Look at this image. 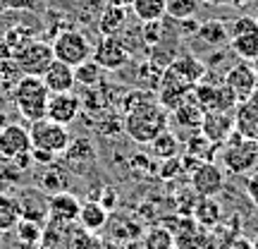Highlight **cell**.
Here are the masks:
<instances>
[{
  "label": "cell",
  "instance_id": "e0dca14e",
  "mask_svg": "<svg viewBox=\"0 0 258 249\" xmlns=\"http://www.w3.org/2000/svg\"><path fill=\"white\" fill-rule=\"evenodd\" d=\"M41 79L46 84V89L50 93H64V91H74V67L60 63V60H53L48 65V70L41 74Z\"/></svg>",
  "mask_w": 258,
  "mask_h": 249
},
{
  "label": "cell",
  "instance_id": "4316f807",
  "mask_svg": "<svg viewBox=\"0 0 258 249\" xmlns=\"http://www.w3.org/2000/svg\"><path fill=\"white\" fill-rule=\"evenodd\" d=\"M144 249H175V235L165 225H151L141 235Z\"/></svg>",
  "mask_w": 258,
  "mask_h": 249
},
{
  "label": "cell",
  "instance_id": "ffe728a7",
  "mask_svg": "<svg viewBox=\"0 0 258 249\" xmlns=\"http://www.w3.org/2000/svg\"><path fill=\"white\" fill-rule=\"evenodd\" d=\"M167 70H172L177 77H182L184 82L199 84L206 77V63H201L199 58L194 56V53H182V56H177L172 63L167 65Z\"/></svg>",
  "mask_w": 258,
  "mask_h": 249
},
{
  "label": "cell",
  "instance_id": "6da1fadb",
  "mask_svg": "<svg viewBox=\"0 0 258 249\" xmlns=\"http://www.w3.org/2000/svg\"><path fill=\"white\" fill-rule=\"evenodd\" d=\"M167 122H170V113L156 98L139 106L137 111L127 113L122 127L129 134V139H134L137 144H151L163 129H167Z\"/></svg>",
  "mask_w": 258,
  "mask_h": 249
},
{
  "label": "cell",
  "instance_id": "30bf717a",
  "mask_svg": "<svg viewBox=\"0 0 258 249\" xmlns=\"http://www.w3.org/2000/svg\"><path fill=\"white\" fill-rule=\"evenodd\" d=\"M225 86L234 93L237 103H246L251 98V93L256 91V86H258L256 67L251 63H246V60L237 63L234 67L227 70V74H225Z\"/></svg>",
  "mask_w": 258,
  "mask_h": 249
},
{
  "label": "cell",
  "instance_id": "7c38bea8",
  "mask_svg": "<svg viewBox=\"0 0 258 249\" xmlns=\"http://www.w3.org/2000/svg\"><path fill=\"white\" fill-rule=\"evenodd\" d=\"M191 84L184 82L182 77H177L172 70H167L163 72V79H160V86H158V103L165 108L167 113H172L177 106H182V103L189 98V93H191Z\"/></svg>",
  "mask_w": 258,
  "mask_h": 249
},
{
  "label": "cell",
  "instance_id": "60d3db41",
  "mask_svg": "<svg viewBox=\"0 0 258 249\" xmlns=\"http://www.w3.org/2000/svg\"><path fill=\"white\" fill-rule=\"evenodd\" d=\"M163 225H165V228L172 232L175 237L184 235V232H191L194 228H199L191 216H182V213H177V216H167L165 221H163Z\"/></svg>",
  "mask_w": 258,
  "mask_h": 249
},
{
  "label": "cell",
  "instance_id": "f1b7e54d",
  "mask_svg": "<svg viewBox=\"0 0 258 249\" xmlns=\"http://www.w3.org/2000/svg\"><path fill=\"white\" fill-rule=\"evenodd\" d=\"M93 144L91 139L86 137H77L70 141V146L64 148V158L70 161V163H89V161H93Z\"/></svg>",
  "mask_w": 258,
  "mask_h": 249
},
{
  "label": "cell",
  "instance_id": "484cf974",
  "mask_svg": "<svg viewBox=\"0 0 258 249\" xmlns=\"http://www.w3.org/2000/svg\"><path fill=\"white\" fill-rule=\"evenodd\" d=\"M151 151H153V156L160 158V161L175 158V156H179V139H177L175 132H170V127H167L151 141Z\"/></svg>",
  "mask_w": 258,
  "mask_h": 249
},
{
  "label": "cell",
  "instance_id": "8d00e7d4",
  "mask_svg": "<svg viewBox=\"0 0 258 249\" xmlns=\"http://www.w3.org/2000/svg\"><path fill=\"white\" fill-rule=\"evenodd\" d=\"M15 232H17L19 242H29V244H41V237H43V225L34 221H27V218H19L17 225H15Z\"/></svg>",
  "mask_w": 258,
  "mask_h": 249
},
{
  "label": "cell",
  "instance_id": "ab89813d",
  "mask_svg": "<svg viewBox=\"0 0 258 249\" xmlns=\"http://www.w3.org/2000/svg\"><path fill=\"white\" fill-rule=\"evenodd\" d=\"M165 22L163 19H158V22H144V29H141V41H144V46L146 48H153L158 46L163 36H165Z\"/></svg>",
  "mask_w": 258,
  "mask_h": 249
},
{
  "label": "cell",
  "instance_id": "7402d4cb",
  "mask_svg": "<svg viewBox=\"0 0 258 249\" xmlns=\"http://www.w3.org/2000/svg\"><path fill=\"white\" fill-rule=\"evenodd\" d=\"M194 38L206 48H222L230 41V34H227V27L220 19H208V22L199 24V31L194 34Z\"/></svg>",
  "mask_w": 258,
  "mask_h": 249
},
{
  "label": "cell",
  "instance_id": "ba28073f",
  "mask_svg": "<svg viewBox=\"0 0 258 249\" xmlns=\"http://www.w3.org/2000/svg\"><path fill=\"white\" fill-rule=\"evenodd\" d=\"M12 60L17 63V67H19V72L22 74L41 77V74L48 70V65L55 60V56H53L50 43L41 41V38H31V41H27V43L15 53Z\"/></svg>",
  "mask_w": 258,
  "mask_h": 249
},
{
  "label": "cell",
  "instance_id": "816d5d0a",
  "mask_svg": "<svg viewBox=\"0 0 258 249\" xmlns=\"http://www.w3.org/2000/svg\"><path fill=\"white\" fill-rule=\"evenodd\" d=\"M256 0H230V5H234V8H239V10H244V8H249V5H253Z\"/></svg>",
  "mask_w": 258,
  "mask_h": 249
},
{
  "label": "cell",
  "instance_id": "680465c9",
  "mask_svg": "<svg viewBox=\"0 0 258 249\" xmlns=\"http://www.w3.org/2000/svg\"><path fill=\"white\" fill-rule=\"evenodd\" d=\"M253 63H256V72H258V58H256V60H253Z\"/></svg>",
  "mask_w": 258,
  "mask_h": 249
},
{
  "label": "cell",
  "instance_id": "5bb4252c",
  "mask_svg": "<svg viewBox=\"0 0 258 249\" xmlns=\"http://www.w3.org/2000/svg\"><path fill=\"white\" fill-rule=\"evenodd\" d=\"M31 151V139H29V129L22 125L8 122L5 127H0V156L5 158H19Z\"/></svg>",
  "mask_w": 258,
  "mask_h": 249
},
{
  "label": "cell",
  "instance_id": "8fae6325",
  "mask_svg": "<svg viewBox=\"0 0 258 249\" xmlns=\"http://www.w3.org/2000/svg\"><path fill=\"white\" fill-rule=\"evenodd\" d=\"M191 189L196 196H215L225 189V170L215 161H203L191 173Z\"/></svg>",
  "mask_w": 258,
  "mask_h": 249
},
{
  "label": "cell",
  "instance_id": "e575fe53",
  "mask_svg": "<svg viewBox=\"0 0 258 249\" xmlns=\"http://www.w3.org/2000/svg\"><path fill=\"white\" fill-rule=\"evenodd\" d=\"M199 12V0H165V17L186 19Z\"/></svg>",
  "mask_w": 258,
  "mask_h": 249
},
{
  "label": "cell",
  "instance_id": "83f0119b",
  "mask_svg": "<svg viewBox=\"0 0 258 249\" xmlns=\"http://www.w3.org/2000/svg\"><path fill=\"white\" fill-rule=\"evenodd\" d=\"M132 10L141 24L165 19V0H132Z\"/></svg>",
  "mask_w": 258,
  "mask_h": 249
},
{
  "label": "cell",
  "instance_id": "d6986e66",
  "mask_svg": "<svg viewBox=\"0 0 258 249\" xmlns=\"http://www.w3.org/2000/svg\"><path fill=\"white\" fill-rule=\"evenodd\" d=\"M191 218L196 221L199 228L213 230V228H218L222 221V206L215 202L213 196H199L191 209Z\"/></svg>",
  "mask_w": 258,
  "mask_h": 249
},
{
  "label": "cell",
  "instance_id": "c3c4849f",
  "mask_svg": "<svg viewBox=\"0 0 258 249\" xmlns=\"http://www.w3.org/2000/svg\"><path fill=\"white\" fill-rule=\"evenodd\" d=\"M246 196H249L251 204L258 209V173L246 177Z\"/></svg>",
  "mask_w": 258,
  "mask_h": 249
},
{
  "label": "cell",
  "instance_id": "6f0895ef",
  "mask_svg": "<svg viewBox=\"0 0 258 249\" xmlns=\"http://www.w3.org/2000/svg\"><path fill=\"white\" fill-rule=\"evenodd\" d=\"M8 122H5V118H3V113H0V127H5Z\"/></svg>",
  "mask_w": 258,
  "mask_h": 249
},
{
  "label": "cell",
  "instance_id": "9a60e30c",
  "mask_svg": "<svg viewBox=\"0 0 258 249\" xmlns=\"http://www.w3.org/2000/svg\"><path fill=\"white\" fill-rule=\"evenodd\" d=\"M234 129H237V122H234V115H232V113L211 111V113H203L201 129H199V132H201L208 141H213V144H225Z\"/></svg>",
  "mask_w": 258,
  "mask_h": 249
},
{
  "label": "cell",
  "instance_id": "681fc988",
  "mask_svg": "<svg viewBox=\"0 0 258 249\" xmlns=\"http://www.w3.org/2000/svg\"><path fill=\"white\" fill-rule=\"evenodd\" d=\"M179 161H182V170H189V173H194V170H196V168H199V166L203 163L201 158L191 156V154H186V156H184V158H179Z\"/></svg>",
  "mask_w": 258,
  "mask_h": 249
},
{
  "label": "cell",
  "instance_id": "7a4b0ae2",
  "mask_svg": "<svg viewBox=\"0 0 258 249\" xmlns=\"http://www.w3.org/2000/svg\"><path fill=\"white\" fill-rule=\"evenodd\" d=\"M48 98H50V91L46 89V84H43L41 77L22 74L17 86L12 89V101L17 106L19 115L27 118L29 122H36L46 118Z\"/></svg>",
  "mask_w": 258,
  "mask_h": 249
},
{
  "label": "cell",
  "instance_id": "836d02e7",
  "mask_svg": "<svg viewBox=\"0 0 258 249\" xmlns=\"http://www.w3.org/2000/svg\"><path fill=\"white\" fill-rule=\"evenodd\" d=\"M101 77H103V70L93 63L91 58L86 63L74 67V82L82 84V86H96V84L101 82Z\"/></svg>",
  "mask_w": 258,
  "mask_h": 249
},
{
  "label": "cell",
  "instance_id": "7dc6e473",
  "mask_svg": "<svg viewBox=\"0 0 258 249\" xmlns=\"http://www.w3.org/2000/svg\"><path fill=\"white\" fill-rule=\"evenodd\" d=\"M29 156H31V161L38 163V166H53V163H55V156L48 154V151H41V148H31Z\"/></svg>",
  "mask_w": 258,
  "mask_h": 249
},
{
  "label": "cell",
  "instance_id": "52a82bcc",
  "mask_svg": "<svg viewBox=\"0 0 258 249\" xmlns=\"http://www.w3.org/2000/svg\"><path fill=\"white\" fill-rule=\"evenodd\" d=\"M191 98L199 103V108L203 113H211V111H220V113H232L239 103L234 98V93L222 84H213L201 79L199 84H194L191 89Z\"/></svg>",
  "mask_w": 258,
  "mask_h": 249
},
{
  "label": "cell",
  "instance_id": "44dd1931",
  "mask_svg": "<svg viewBox=\"0 0 258 249\" xmlns=\"http://www.w3.org/2000/svg\"><path fill=\"white\" fill-rule=\"evenodd\" d=\"M170 120L175 122L179 129H186V132H199V129H201V120H203V111L199 108V103L191 98V93H189V98L170 113Z\"/></svg>",
  "mask_w": 258,
  "mask_h": 249
},
{
  "label": "cell",
  "instance_id": "9f6ffc18",
  "mask_svg": "<svg viewBox=\"0 0 258 249\" xmlns=\"http://www.w3.org/2000/svg\"><path fill=\"white\" fill-rule=\"evenodd\" d=\"M251 247H253V249H258V235H256V237H253V242H251Z\"/></svg>",
  "mask_w": 258,
  "mask_h": 249
},
{
  "label": "cell",
  "instance_id": "277c9868",
  "mask_svg": "<svg viewBox=\"0 0 258 249\" xmlns=\"http://www.w3.org/2000/svg\"><path fill=\"white\" fill-rule=\"evenodd\" d=\"M230 34V48L246 63H253L258 58V19L241 15L227 27Z\"/></svg>",
  "mask_w": 258,
  "mask_h": 249
},
{
  "label": "cell",
  "instance_id": "603a6c76",
  "mask_svg": "<svg viewBox=\"0 0 258 249\" xmlns=\"http://www.w3.org/2000/svg\"><path fill=\"white\" fill-rule=\"evenodd\" d=\"M108 216H110V213L105 211L96 199H89V202L82 204V209H79V218H77V221L82 223L84 230L98 232V230H103V228L108 225Z\"/></svg>",
  "mask_w": 258,
  "mask_h": 249
},
{
  "label": "cell",
  "instance_id": "1f68e13d",
  "mask_svg": "<svg viewBox=\"0 0 258 249\" xmlns=\"http://www.w3.org/2000/svg\"><path fill=\"white\" fill-rule=\"evenodd\" d=\"M19 79H22V72H19L17 63L12 58H0V93L12 91Z\"/></svg>",
  "mask_w": 258,
  "mask_h": 249
},
{
  "label": "cell",
  "instance_id": "f546056e",
  "mask_svg": "<svg viewBox=\"0 0 258 249\" xmlns=\"http://www.w3.org/2000/svg\"><path fill=\"white\" fill-rule=\"evenodd\" d=\"M19 221V202L12 196H0V235L15 230Z\"/></svg>",
  "mask_w": 258,
  "mask_h": 249
},
{
  "label": "cell",
  "instance_id": "cb8c5ba5",
  "mask_svg": "<svg viewBox=\"0 0 258 249\" xmlns=\"http://www.w3.org/2000/svg\"><path fill=\"white\" fill-rule=\"evenodd\" d=\"M175 249H220V242L213 235V230L194 228L191 232L175 237Z\"/></svg>",
  "mask_w": 258,
  "mask_h": 249
},
{
  "label": "cell",
  "instance_id": "ee69618b",
  "mask_svg": "<svg viewBox=\"0 0 258 249\" xmlns=\"http://www.w3.org/2000/svg\"><path fill=\"white\" fill-rule=\"evenodd\" d=\"M96 202H98L103 209H105V211L110 213V211H115V209H117L120 194H117V189H115V187H103V189H101V196H98Z\"/></svg>",
  "mask_w": 258,
  "mask_h": 249
},
{
  "label": "cell",
  "instance_id": "f907efd6",
  "mask_svg": "<svg viewBox=\"0 0 258 249\" xmlns=\"http://www.w3.org/2000/svg\"><path fill=\"white\" fill-rule=\"evenodd\" d=\"M222 249H253V247H251V242L246 240V237H234V240H230Z\"/></svg>",
  "mask_w": 258,
  "mask_h": 249
},
{
  "label": "cell",
  "instance_id": "9c48e42d",
  "mask_svg": "<svg viewBox=\"0 0 258 249\" xmlns=\"http://www.w3.org/2000/svg\"><path fill=\"white\" fill-rule=\"evenodd\" d=\"M129 58H132V53L127 51V46H124V41L120 38V34H112V36H103L96 46H93L91 51V60L101 70H110V72H115V70H122L124 65L129 63Z\"/></svg>",
  "mask_w": 258,
  "mask_h": 249
},
{
  "label": "cell",
  "instance_id": "7bdbcfd3",
  "mask_svg": "<svg viewBox=\"0 0 258 249\" xmlns=\"http://www.w3.org/2000/svg\"><path fill=\"white\" fill-rule=\"evenodd\" d=\"M41 0H0V15L3 12H12V10H27V12H34L38 10Z\"/></svg>",
  "mask_w": 258,
  "mask_h": 249
},
{
  "label": "cell",
  "instance_id": "74e56055",
  "mask_svg": "<svg viewBox=\"0 0 258 249\" xmlns=\"http://www.w3.org/2000/svg\"><path fill=\"white\" fill-rule=\"evenodd\" d=\"M67 249H103V240L96 235V232L89 230H74L70 242H67Z\"/></svg>",
  "mask_w": 258,
  "mask_h": 249
},
{
  "label": "cell",
  "instance_id": "3957f363",
  "mask_svg": "<svg viewBox=\"0 0 258 249\" xmlns=\"http://www.w3.org/2000/svg\"><path fill=\"white\" fill-rule=\"evenodd\" d=\"M222 146V170L241 175L251 173L258 166V141L239 134L237 129L232 132Z\"/></svg>",
  "mask_w": 258,
  "mask_h": 249
},
{
  "label": "cell",
  "instance_id": "b9f144b4",
  "mask_svg": "<svg viewBox=\"0 0 258 249\" xmlns=\"http://www.w3.org/2000/svg\"><path fill=\"white\" fill-rule=\"evenodd\" d=\"M144 235V228L139 225L137 221H129V218H122L120 228L115 230V240H122V242H129V240H139Z\"/></svg>",
  "mask_w": 258,
  "mask_h": 249
},
{
  "label": "cell",
  "instance_id": "2e32d148",
  "mask_svg": "<svg viewBox=\"0 0 258 249\" xmlns=\"http://www.w3.org/2000/svg\"><path fill=\"white\" fill-rule=\"evenodd\" d=\"M48 218L57 223H74L79 218V209H82V202L74 196L72 192H57L48 196Z\"/></svg>",
  "mask_w": 258,
  "mask_h": 249
},
{
  "label": "cell",
  "instance_id": "f35d334b",
  "mask_svg": "<svg viewBox=\"0 0 258 249\" xmlns=\"http://www.w3.org/2000/svg\"><path fill=\"white\" fill-rule=\"evenodd\" d=\"M163 72H165V67H160L158 63H153V60L148 58L146 63H141V67H139V79H141V82H148L151 91H158L160 79H163Z\"/></svg>",
  "mask_w": 258,
  "mask_h": 249
},
{
  "label": "cell",
  "instance_id": "d4e9b609",
  "mask_svg": "<svg viewBox=\"0 0 258 249\" xmlns=\"http://www.w3.org/2000/svg\"><path fill=\"white\" fill-rule=\"evenodd\" d=\"M124 19H127V12H124V8L108 5V8L101 12V17H98V31H101L103 36L120 34V29L124 27Z\"/></svg>",
  "mask_w": 258,
  "mask_h": 249
},
{
  "label": "cell",
  "instance_id": "f6af8a7d",
  "mask_svg": "<svg viewBox=\"0 0 258 249\" xmlns=\"http://www.w3.org/2000/svg\"><path fill=\"white\" fill-rule=\"evenodd\" d=\"M179 173H182V161H179V156L163 161V166L158 170V175L163 177V180H172V177H177Z\"/></svg>",
  "mask_w": 258,
  "mask_h": 249
},
{
  "label": "cell",
  "instance_id": "f5cc1de1",
  "mask_svg": "<svg viewBox=\"0 0 258 249\" xmlns=\"http://www.w3.org/2000/svg\"><path fill=\"white\" fill-rule=\"evenodd\" d=\"M199 3H206V5H230V0H199Z\"/></svg>",
  "mask_w": 258,
  "mask_h": 249
},
{
  "label": "cell",
  "instance_id": "94428289",
  "mask_svg": "<svg viewBox=\"0 0 258 249\" xmlns=\"http://www.w3.org/2000/svg\"><path fill=\"white\" fill-rule=\"evenodd\" d=\"M256 19H258V17H256Z\"/></svg>",
  "mask_w": 258,
  "mask_h": 249
},
{
  "label": "cell",
  "instance_id": "ac0fdd59",
  "mask_svg": "<svg viewBox=\"0 0 258 249\" xmlns=\"http://www.w3.org/2000/svg\"><path fill=\"white\" fill-rule=\"evenodd\" d=\"M234 122H237V132L249 139L258 141V86L251 93L246 103H239V108L234 113Z\"/></svg>",
  "mask_w": 258,
  "mask_h": 249
},
{
  "label": "cell",
  "instance_id": "5b68a950",
  "mask_svg": "<svg viewBox=\"0 0 258 249\" xmlns=\"http://www.w3.org/2000/svg\"><path fill=\"white\" fill-rule=\"evenodd\" d=\"M50 48H53L55 60L70 65V67H77V65L86 63V60L91 58V51H93V46L89 43V38L84 36L82 31H74V29L60 31V34L53 38Z\"/></svg>",
  "mask_w": 258,
  "mask_h": 249
},
{
  "label": "cell",
  "instance_id": "8992f818",
  "mask_svg": "<svg viewBox=\"0 0 258 249\" xmlns=\"http://www.w3.org/2000/svg\"><path fill=\"white\" fill-rule=\"evenodd\" d=\"M29 139H31V148H41V151H48V154H64V148L70 146V132L64 125H57V122L48 120H36L31 122V127H29Z\"/></svg>",
  "mask_w": 258,
  "mask_h": 249
},
{
  "label": "cell",
  "instance_id": "db71d44e",
  "mask_svg": "<svg viewBox=\"0 0 258 249\" xmlns=\"http://www.w3.org/2000/svg\"><path fill=\"white\" fill-rule=\"evenodd\" d=\"M17 249H41V244H29V242H19Z\"/></svg>",
  "mask_w": 258,
  "mask_h": 249
},
{
  "label": "cell",
  "instance_id": "11a10c76",
  "mask_svg": "<svg viewBox=\"0 0 258 249\" xmlns=\"http://www.w3.org/2000/svg\"><path fill=\"white\" fill-rule=\"evenodd\" d=\"M103 249H120L115 242H103Z\"/></svg>",
  "mask_w": 258,
  "mask_h": 249
},
{
  "label": "cell",
  "instance_id": "4fadbf2b",
  "mask_svg": "<svg viewBox=\"0 0 258 249\" xmlns=\"http://www.w3.org/2000/svg\"><path fill=\"white\" fill-rule=\"evenodd\" d=\"M82 113V98L74 91H64V93H50L48 98V108H46V118L48 120L57 122V125H72Z\"/></svg>",
  "mask_w": 258,
  "mask_h": 249
},
{
  "label": "cell",
  "instance_id": "d590c367",
  "mask_svg": "<svg viewBox=\"0 0 258 249\" xmlns=\"http://www.w3.org/2000/svg\"><path fill=\"white\" fill-rule=\"evenodd\" d=\"M148 101H156V93L151 91V89H132L122 96L120 101V108H122V115H127V113L137 111L139 106H144Z\"/></svg>",
  "mask_w": 258,
  "mask_h": 249
},
{
  "label": "cell",
  "instance_id": "bcb514c9",
  "mask_svg": "<svg viewBox=\"0 0 258 249\" xmlns=\"http://www.w3.org/2000/svg\"><path fill=\"white\" fill-rule=\"evenodd\" d=\"M175 22V19H172ZM199 19H194V17H186V19H177L175 22V31L179 34V36H191L194 38V34L199 31Z\"/></svg>",
  "mask_w": 258,
  "mask_h": 249
},
{
  "label": "cell",
  "instance_id": "91938a15",
  "mask_svg": "<svg viewBox=\"0 0 258 249\" xmlns=\"http://www.w3.org/2000/svg\"><path fill=\"white\" fill-rule=\"evenodd\" d=\"M41 249H50V247H41Z\"/></svg>",
  "mask_w": 258,
  "mask_h": 249
},
{
  "label": "cell",
  "instance_id": "4dcf8cb0",
  "mask_svg": "<svg viewBox=\"0 0 258 249\" xmlns=\"http://www.w3.org/2000/svg\"><path fill=\"white\" fill-rule=\"evenodd\" d=\"M215 148H220V144H213V141H208L201 132H194V134H189V141H186V154L201 158V161H213V151H215Z\"/></svg>",
  "mask_w": 258,
  "mask_h": 249
},
{
  "label": "cell",
  "instance_id": "d6a6232c",
  "mask_svg": "<svg viewBox=\"0 0 258 249\" xmlns=\"http://www.w3.org/2000/svg\"><path fill=\"white\" fill-rule=\"evenodd\" d=\"M38 185L43 187L46 192H50V194H57V192H67V175H64V170L62 168H48L43 175L38 177Z\"/></svg>",
  "mask_w": 258,
  "mask_h": 249
}]
</instances>
